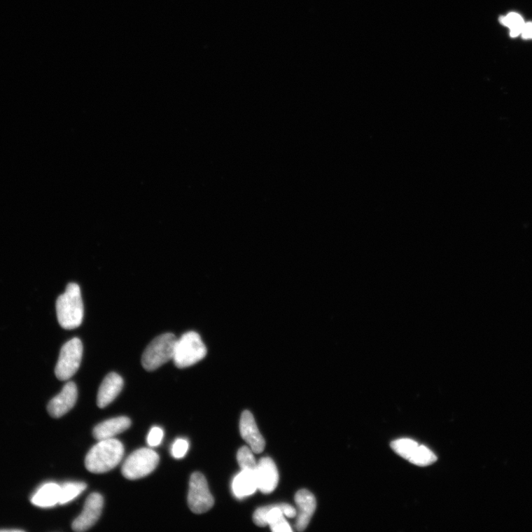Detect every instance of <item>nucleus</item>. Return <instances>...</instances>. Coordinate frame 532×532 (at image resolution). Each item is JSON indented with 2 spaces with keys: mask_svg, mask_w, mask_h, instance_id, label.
I'll return each mask as SVG.
<instances>
[{
  "mask_svg": "<svg viewBox=\"0 0 532 532\" xmlns=\"http://www.w3.org/2000/svg\"><path fill=\"white\" fill-rule=\"evenodd\" d=\"M61 486L50 482L40 487L31 498V502L38 507L49 508L59 503Z\"/></svg>",
  "mask_w": 532,
  "mask_h": 532,
  "instance_id": "nucleus-18",
  "label": "nucleus"
},
{
  "mask_svg": "<svg viewBox=\"0 0 532 532\" xmlns=\"http://www.w3.org/2000/svg\"><path fill=\"white\" fill-rule=\"evenodd\" d=\"M164 438V431L161 428H153L148 436V444L151 447H155L161 444Z\"/></svg>",
  "mask_w": 532,
  "mask_h": 532,
  "instance_id": "nucleus-23",
  "label": "nucleus"
},
{
  "mask_svg": "<svg viewBox=\"0 0 532 532\" xmlns=\"http://www.w3.org/2000/svg\"><path fill=\"white\" fill-rule=\"evenodd\" d=\"M177 340L170 332L154 339L143 353L141 363L144 368L153 371L172 360Z\"/></svg>",
  "mask_w": 532,
  "mask_h": 532,
  "instance_id": "nucleus-4",
  "label": "nucleus"
},
{
  "mask_svg": "<svg viewBox=\"0 0 532 532\" xmlns=\"http://www.w3.org/2000/svg\"><path fill=\"white\" fill-rule=\"evenodd\" d=\"M159 456L150 448H141L126 459L122 465V475L128 480H138L153 472L159 463Z\"/></svg>",
  "mask_w": 532,
  "mask_h": 532,
  "instance_id": "nucleus-5",
  "label": "nucleus"
},
{
  "mask_svg": "<svg viewBox=\"0 0 532 532\" xmlns=\"http://www.w3.org/2000/svg\"><path fill=\"white\" fill-rule=\"evenodd\" d=\"M189 447V442L188 440H186V439H177V440L172 444L171 449L172 456L176 459L183 458L186 454H188Z\"/></svg>",
  "mask_w": 532,
  "mask_h": 532,
  "instance_id": "nucleus-22",
  "label": "nucleus"
},
{
  "mask_svg": "<svg viewBox=\"0 0 532 532\" xmlns=\"http://www.w3.org/2000/svg\"><path fill=\"white\" fill-rule=\"evenodd\" d=\"M206 354L202 337L197 332L190 331L177 340L172 360L178 368H188L202 361Z\"/></svg>",
  "mask_w": 532,
  "mask_h": 532,
  "instance_id": "nucleus-3",
  "label": "nucleus"
},
{
  "mask_svg": "<svg viewBox=\"0 0 532 532\" xmlns=\"http://www.w3.org/2000/svg\"><path fill=\"white\" fill-rule=\"evenodd\" d=\"M271 530L274 532H291L292 528L288 522L286 520V517L281 519L274 524L270 526Z\"/></svg>",
  "mask_w": 532,
  "mask_h": 532,
  "instance_id": "nucleus-24",
  "label": "nucleus"
},
{
  "mask_svg": "<svg viewBox=\"0 0 532 532\" xmlns=\"http://www.w3.org/2000/svg\"><path fill=\"white\" fill-rule=\"evenodd\" d=\"M232 487L234 496L239 499L255 494L258 489L255 471L241 470L234 478Z\"/></svg>",
  "mask_w": 532,
  "mask_h": 532,
  "instance_id": "nucleus-17",
  "label": "nucleus"
},
{
  "mask_svg": "<svg viewBox=\"0 0 532 532\" xmlns=\"http://www.w3.org/2000/svg\"><path fill=\"white\" fill-rule=\"evenodd\" d=\"M295 502L298 505L295 527L302 531L309 526L316 508V501L311 491L301 489L297 492Z\"/></svg>",
  "mask_w": 532,
  "mask_h": 532,
  "instance_id": "nucleus-14",
  "label": "nucleus"
},
{
  "mask_svg": "<svg viewBox=\"0 0 532 532\" xmlns=\"http://www.w3.org/2000/svg\"><path fill=\"white\" fill-rule=\"evenodd\" d=\"M296 516L297 510L295 507L290 504L281 503L259 508L253 516V520L257 526L265 527L274 524L285 517L293 518Z\"/></svg>",
  "mask_w": 532,
  "mask_h": 532,
  "instance_id": "nucleus-10",
  "label": "nucleus"
},
{
  "mask_svg": "<svg viewBox=\"0 0 532 532\" xmlns=\"http://www.w3.org/2000/svg\"><path fill=\"white\" fill-rule=\"evenodd\" d=\"M500 22L510 29V36L517 37L522 34L525 22L519 13L512 12L500 18Z\"/></svg>",
  "mask_w": 532,
  "mask_h": 532,
  "instance_id": "nucleus-20",
  "label": "nucleus"
},
{
  "mask_svg": "<svg viewBox=\"0 0 532 532\" xmlns=\"http://www.w3.org/2000/svg\"><path fill=\"white\" fill-rule=\"evenodd\" d=\"M131 420L125 416L116 417L99 424L93 430V436L98 441L113 438L129 429Z\"/></svg>",
  "mask_w": 532,
  "mask_h": 532,
  "instance_id": "nucleus-16",
  "label": "nucleus"
},
{
  "mask_svg": "<svg viewBox=\"0 0 532 532\" xmlns=\"http://www.w3.org/2000/svg\"><path fill=\"white\" fill-rule=\"evenodd\" d=\"M214 498L211 494L205 477L200 472L192 475L190 482L188 505L195 514H203L214 505Z\"/></svg>",
  "mask_w": 532,
  "mask_h": 532,
  "instance_id": "nucleus-8",
  "label": "nucleus"
},
{
  "mask_svg": "<svg viewBox=\"0 0 532 532\" xmlns=\"http://www.w3.org/2000/svg\"><path fill=\"white\" fill-rule=\"evenodd\" d=\"M255 473L258 489L264 494L272 493L279 483V473L274 461L269 457L261 458Z\"/></svg>",
  "mask_w": 532,
  "mask_h": 532,
  "instance_id": "nucleus-12",
  "label": "nucleus"
},
{
  "mask_svg": "<svg viewBox=\"0 0 532 532\" xmlns=\"http://www.w3.org/2000/svg\"><path fill=\"white\" fill-rule=\"evenodd\" d=\"M78 398L76 385L73 382L66 383L59 394L52 398L48 405L49 414L55 419L60 418L76 405Z\"/></svg>",
  "mask_w": 532,
  "mask_h": 532,
  "instance_id": "nucleus-11",
  "label": "nucleus"
},
{
  "mask_svg": "<svg viewBox=\"0 0 532 532\" xmlns=\"http://www.w3.org/2000/svg\"><path fill=\"white\" fill-rule=\"evenodd\" d=\"M396 454L420 467L431 465L437 461L434 452L410 438H400L391 443Z\"/></svg>",
  "mask_w": 532,
  "mask_h": 532,
  "instance_id": "nucleus-7",
  "label": "nucleus"
},
{
  "mask_svg": "<svg viewBox=\"0 0 532 532\" xmlns=\"http://www.w3.org/2000/svg\"><path fill=\"white\" fill-rule=\"evenodd\" d=\"M8 531H10V532L18 531L19 532V531H23L20 529H0V532H8Z\"/></svg>",
  "mask_w": 532,
  "mask_h": 532,
  "instance_id": "nucleus-26",
  "label": "nucleus"
},
{
  "mask_svg": "<svg viewBox=\"0 0 532 532\" xmlns=\"http://www.w3.org/2000/svg\"><path fill=\"white\" fill-rule=\"evenodd\" d=\"M87 489V484L83 482H68L61 486L59 503L60 505L66 504L79 495Z\"/></svg>",
  "mask_w": 532,
  "mask_h": 532,
  "instance_id": "nucleus-19",
  "label": "nucleus"
},
{
  "mask_svg": "<svg viewBox=\"0 0 532 532\" xmlns=\"http://www.w3.org/2000/svg\"><path fill=\"white\" fill-rule=\"evenodd\" d=\"M104 499L99 493L90 495L85 503L83 512L75 519L72 528L77 532L90 528L99 520L103 509Z\"/></svg>",
  "mask_w": 532,
  "mask_h": 532,
  "instance_id": "nucleus-9",
  "label": "nucleus"
},
{
  "mask_svg": "<svg viewBox=\"0 0 532 532\" xmlns=\"http://www.w3.org/2000/svg\"><path fill=\"white\" fill-rule=\"evenodd\" d=\"M521 35L524 39L532 38V22H525Z\"/></svg>",
  "mask_w": 532,
  "mask_h": 532,
  "instance_id": "nucleus-25",
  "label": "nucleus"
},
{
  "mask_svg": "<svg viewBox=\"0 0 532 532\" xmlns=\"http://www.w3.org/2000/svg\"><path fill=\"white\" fill-rule=\"evenodd\" d=\"M124 387V381L121 376L111 372L103 380L97 396V405L104 408L111 404Z\"/></svg>",
  "mask_w": 532,
  "mask_h": 532,
  "instance_id": "nucleus-15",
  "label": "nucleus"
},
{
  "mask_svg": "<svg viewBox=\"0 0 532 532\" xmlns=\"http://www.w3.org/2000/svg\"><path fill=\"white\" fill-rule=\"evenodd\" d=\"M253 454L254 451L247 447H243L238 450L237 458L242 470H255L258 463Z\"/></svg>",
  "mask_w": 532,
  "mask_h": 532,
  "instance_id": "nucleus-21",
  "label": "nucleus"
},
{
  "mask_svg": "<svg viewBox=\"0 0 532 532\" xmlns=\"http://www.w3.org/2000/svg\"><path fill=\"white\" fill-rule=\"evenodd\" d=\"M58 322L66 330L75 329L83 323L84 305L78 284H69L56 303Z\"/></svg>",
  "mask_w": 532,
  "mask_h": 532,
  "instance_id": "nucleus-2",
  "label": "nucleus"
},
{
  "mask_svg": "<svg viewBox=\"0 0 532 532\" xmlns=\"http://www.w3.org/2000/svg\"><path fill=\"white\" fill-rule=\"evenodd\" d=\"M239 432L254 454H261L265 448V442L258 430L254 416L248 410L244 411L241 415V421H239Z\"/></svg>",
  "mask_w": 532,
  "mask_h": 532,
  "instance_id": "nucleus-13",
  "label": "nucleus"
},
{
  "mask_svg": "<svg viewBox=\"0 0 532 532\" xmlns=\"http://www.w3.org/2000/svg\"><path fill=\"white\" fill-rule=\"evenodd\" d=\"M124 452V446L121 442L115 438L104 439L88 451L85 458V467L92 473L109 472L122 461Z\"/></svg>",
  "mask_w": 532,
  "mask_h": 532,
  "instance_id": "nucleus-1",
  "label": "nucleus"
},
{
  "mask_svg": "<svg viewBox=\"0 0 532 532\" xmlns=\"http://www.w3.org/2000/svg\"><path fill=\"white\" fill-rule=\"evenodd\" d=\"M83 355V345L78 338L66 342L61 349L55 368V374L59 380L71 379L81 365Z\"/></svg>",
  "mask_w": 532,
  "mask_h": 532,
  "instance_id": "nucleus-6",
  "label": "nucleus"
}]
</instances>
